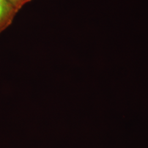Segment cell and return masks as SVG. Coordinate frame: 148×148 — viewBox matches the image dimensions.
<instances>
[{
	"label": "cell",
	"mask_w": 148,
	"mask_h": 148,
	"mask_svg": "<svg viewBox=\"0 0 148 148\" xmlns=\"http://www.w3.org/2000/svg\"><path fill=\"white\" fill-rule=\"evenodd\" d=\"M10 10V5L7 0H0V22L8 15Z\"/></svg>",
	"instance_id": "6da1fadb"
},
{
	"label": "cell",
	"mask_w": 148,
	"mask_h": 148,
	"mask_svg": "<svg viewBox=\"0 0 148 148\" xmlns=\"http://www.w3.org/2000/svg\"><path fill=\"white\" fill-rule=\"evenodd\" d=\"M12 2H15L16 1H17L18 0H10Z\"/></svg>",
	"instance_id": "7a4b0ae2"
}]
</instances>
